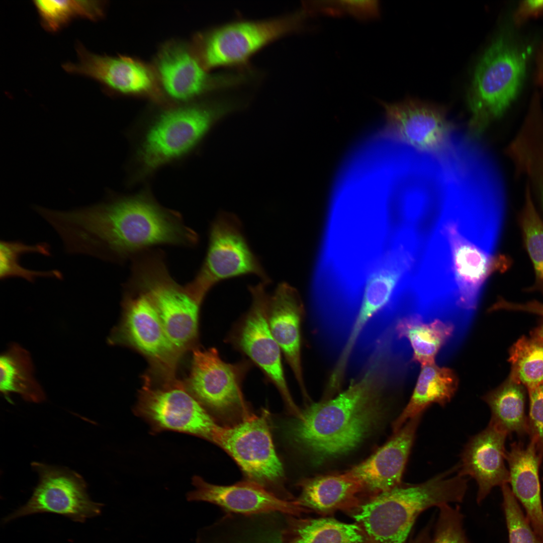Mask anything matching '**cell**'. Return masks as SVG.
I'll return each instance as SVG.
<instances>
[{
	"label": "cell",
	"instance_id": "cell-1",
	"mask_svg": "<svg viewBox=\"0 0 543 543\" xmlns=\"http://www.w3.org/2000/svg\"><path fill=\"white\" fill-rule=\"evenodd\" d=\"M38 214L56 231L65 251L116 263L162 245L192 247L199 237L181 214L161 205L149 190L112 194L69 210L41 207Z\"/></svg>",
	"mask_w": 543,
	"mask_h": 543
},
{
	"label": "cell",
	"instance_id": "cell-2",
	"mask_svg": "<svg viewBox=\"0 0 543 543\" xmlns=\"http://www.w3.org/2000/svg\"><path fill=\"white\" fill-rule=\"evenodd\" d=\"M498 240L478 222L452 213L441 215L425 240L418 267L429 292L465 313L474 311L487 278L509 260L494 255Z\"/></svg>",
	"mask_w": 543,
	"mask_h": 543
},
{
	"label": "cell",
	"instance_id": "cell-3",
	"mask_svg": "<svg viewBox=\"0 0 543 543\" xmlns=\"http://www.w3.org/2000/svg\"><path fill=\"white\" fill-rule=\"evenodd\" d=\"M389 359L375 354L345 390L302 411L290 427L294 443L315 463L345 455L357 447L380 422Z\"/></svg>",
	"mask_w": 543,
	"mask_h": 543
},
{
	"label": "cell",
	"instance_id": "cell-4",
	"mask_svg": "<svg viewBox=\"0 0 543 543\" xmlns=\"http://www.w3.org/2000/svg\"><path fill=\"white\" fill-rule=\"evenodd\" d=\"M450 469L418 484L397 486L364 501L350 514L368 543H405L418 515L433 506L462 502L468 480Z\"/></svg>",
	"mask_w": 543,
	"mask_h": 543
},
{
	"label": "cell",
	"instance_id": "cell-5",
	"mask_svg": "<svg viewBox=\"0 0 543 543\" xmlns=\"http://www.w3.org/2000/svg\"><path fill=\"white\" fill-rule=\"evenodd\" d=\"M230 103L198 100L160 106L143 131L134 156V181L188 154L213 125L233 109Z\"/></svg>",
	"mask_w": 543,
	"mask_h": 543
},
{
	"label": "cell",
	"instance_id": "cell-6",
	"mask_svg": "<svg viewBox=\"0 0 543 543\" xmlns=\"http://www.w3.org/2000/svg\"><path fill=\"white\" fill-rule=\"evenodd\" d=\"M527 52L506 32L496 37L484 52L468 93L470 138H478L514 100L525 77Z\"/></svg>",
	"mask_w": 543,
	"mask_h": 543
},
{
	"label": "cell",
	"instance_id": "cell-7",
	"mask_svg": "<svg viewBox=\"0 0 543 543\" xmlns=\"http://www.w3.org/2000/svg\"><path fill=\"white\" fill-rule=\"evenodd\" d=\"M127 282L143 291L153 304L165 333L180 355L196 341L203 300L171 276L164 253L146 250L131 260Z\"/></svg>",
	"mask_w": 543,
	"mask_h": 543
},
{
	"label": "cell",
	"instance_id": "cell-8",
	"mask_svg": "<svg viewBox=\"0 0 543 543\" xmlns=\"http://www.w3.org/2000/svg\"><path fill=\"white\" fill-rule=\"evenodd\" d=\"M304 7L293 13L262 20H241L196 33L190 43L203 67L242 66L274 41L303 29L310 15Z\"/></svg>",
	"mask_w": 543,
	"mask_h": 543
},
{
	"label": "cell",
	"instance_id": "cell-9",
	"mask_svg": "<svg viewBox=\"0 0 543 543\" xmlns=\"http://www.w3.org/2000/svg\"><path fill=\"white\" fill-rule=\"evenodd\" d=\"M247 275L257 276L261 282L268 284L270 282L250 248L238 218L231 213H219L210 228L203 263L194 278L185 285L192 293L204 299L217 283Z\"/></svg>",
	"mask_w": 543,
	"mask_h": 543
},
{
	"label": "cell",
	"instance_id": "cell-10",
	"mask_svg": "<svg viewBox=\"0 0 543 543\" xmlns=\"http://www.w3.org/2000/svg\"><path fill=\"white\" fill-rule=\"evenodd\" d=\"M168 104L188 103L222 88L245 82V71L213 74L202 65L190 43L177 40L165 42L152 64Z\"/></svg>",
	"mask_w": 543,
	"mask_h": 543
},
{
	"label": "cell",
	"instance_id": "cell-11",
	"mask_svg": "<svg viewBox=\"0 0 543 543\" xmlns=\"http://www.w3.org/2000/svg\"><path fill=\"white\" fill-rule=\"evenodd\" d=\"M135 411L154 432H184L212 442L220 426L186 384L173 377L167 378L157 387L146 383L140 391Z\"/></svg>",
	"mask_w": 543,
	"mask_h": 543
},
{
	"label": "cell",
	"instance_id": "cell-12",
	"mask_svg": "<svg viewBox=\"0 0 543 543\" xmlns=\"http://www.w3.org/2000/svg\"><path fill=\"white\" fill-rule=\"evenodd\" d=\"M267 414L265 411L231 426H220L213 443L232 458L249 480L269 491V487L281 482L284 471L275 449Z\"/></svg>",
	"mask_w": 543,
	"mask_h": 543
},
{
	"label": "cell",
	"instance_id": "cell-13",
	"mask_svg": "<svg viewBox=\"0 0 543 543\" xmlns=\"http://www.w3.org/2000/svg\"><path fill=\"white\" fill-rule=\"evenodd\" d=\"M76 62H67V72L92 78L108 93L147 99L160 106L168 105L152 64L136 57L96 54L77 43Z\"/></svg>",
	"mask_w": 543,
	"mask_h": 543
},
{
	"label": "cell",
	"instance_id": "cell-14",
	"mask_svg": "<svg viewBox=\"0 0 543 543\" xmlns=\"http://www.w3.org/2000/svg\"><path fill=\"white\" fill-rule=\"evenodd\" d=\"M123 286L122 320L109 342L125 341L161 369L165 376H173L179 355L168 338L153 304L142 290L127 283Z\"/></svg>",
	"mask_w": 543,
	"mask_h": 543
},
{
	"label": "cell",
	"instance_id": "cell-15",
	"mask_svg": "<svg viewBox=\"0 0 543 543\" xmlns=\"http://www.w3.org/2000/svg\"><path fill=\"white\" fill-rule=\"evenodd\" d=\"M32 467L39 480L27 503L7 516L6 523L20 517L51 513L84 522L100 514L102 504L89 497L86 485L77 473L63 468L34 462Z\"/></svg>",
	"mask_w": 543,
	"mask_h": 543
},
{
	"label": "cell",
	"instance_id": "cell-16",
	"mask_svg": "<svg viewBox=\"0 0 543 543\" xmlns=\"http://www.w3.org/2000/svg\"><path fill=\"white\" fill-rule=\"evenodd\" d=\"M379 102L386 117L381 136L428 153L441 152L450 144L454 125L442 107L412 99Z\"/></svg>",
	"mask_w": 543,
	"mask_h": 543
},
{
	"label": "cell",
	"instance_id": "cell-17",
	"mask_svg": "<svg viewBox=\"0 0 543 543\" xmlns=\"http://www.w3.org/2000/svg\"><path fill=\"white\" fill-rule=\"evenodd\" d=\"M261 282L249 286L252 302L238 329L236 343L277 388L290 410L298 417L301 411L293 401L284 376L281 349L271 332L267 319L270 296Z\"/></svg>",
	"mask_w": 543,
	"mask_h": 543
},
{
	"label": "cell",
	"instance_id": "cell-18",
	"mask_svg": "<svg viewBox=\"0 0 543 543\" xmlns=\"http://www.w3.org/2000/svg\"><path fill=\"white\" fill-rule=\"evenodd\" d=\"M241 366L223 361L214 348L193 350L186 387L205 407L218 413L245 410Z\"/></svg>",
	"mask_w": 543,
	"mask_h": 543
},
{
	"label": "cell",
	"instance_id": "cell-19",
	"mask_svg": "<svg viewBox=\"0 0 543 543\" xmlns=\"http://www.w3.org/2000/svg\"><path fill=\"white\" fill-rule=\"evenodd\" d=\"M422 415L410 419L374 454L343 473L359 483L369 498L401 485Z\"/></svg>",
	"mask_w": 543,
	"mask_h": 543
},
{
	"label": "cell",
	"instance_id": "cell-20",
	"mask_svg": "<svg viewBox=\"0 0 543 543\" xmlns=\"http://www.w3.org/2000/svg\"><path fill=\"white\" fill-rule=\"evenodd\" d=\"M193 484L195 489L187 494L188 500L211 503L228 512L252 514L279 512L296 516L308 511L296 500L281 499L260 484L250 480L222 486L209 483L195 476Z\"/></svg>",
	"mask_w": 543,
	"mask_h": 543
},
{
	"label": "cell",
	"instance_id": "cell-21",
	"mask_svg": "<svg viewBox=\"0 0 543 543\" xmlns=\"http://www.w3.org/2000/svg\"><path fill=\"white\" fill-rule=\"evenodd\" d=\"M507 435L489 422L485 429L469 439L462 451L457 466L458 475L470 476L476 480L478 504L493 487L509 483V472L504 463Z\"/></svg>",
	"mask_w": 543,
	"mask_h": 543
},
{
	"label": "cell",
	"instance_id": "cell-22",
	"mask_svg": "<svg viewBox=\"0 0 543 543\" xmlns=\"http://www.w3.org/2000/svg\"><path fill=\"white\" fill-rule=\"evenodd\" d=\"M288 514L228 512L198 532L195 543H289Z\"/></svg>",
	"mask_w": 543,
	"mask_h": 543
},
{
	"label": "cell",
	"instance_id": "cell-23",
	"mask_svg": "<svg viewBox=\"0 0 543 543\" xmlns=\"http://www.w3.org/2000/svg\"><path fill=\"white\" fill-rule=\"evenodd\" d=\"M304 307L297 291L286 283L280 284L270 296L268 324L295 378L307 399L301 360L302 320Z\"/></svg>",
	"mask_w": 543,
	"mask_h": 543
},
{
	"label": "cell",
	"instance_id": "cell-24",
	"mask_svg": "<svg viewBox=\"0 0 543 543\" xmlns=\"http://www.w3.org/2000/svg\"><path fill=\"white\" fill-rule=\"evenodd\" d=\"M542 456L530 439L524 446L514 442L507 451L511 490L524 507L526 517L543 543V507L541 499L539 468Z\"/></svg>",
	"mask_w": 543,
	"mask_h": 543
},
{
	"label": "cell",
	"instance_id": "cell-25",
	"mask_svg": "<svg viewBox=\"0 0 543 543\" xmlns=\"http://www.w3.org/2000/svg\"><path fill=\"white\" fill-rule=\"evenodd\" d=\"M301 488L300 495L296 499L298 504L321 514L338 510L351 514L365 501L360 484L343 473L305 480Z\"/></svg>",
	"mask_w": 543,
	"mask_h": 543
},
{
	"label": "cell",
	"instance_id": "cell-26",
	"mask_svg": "<svg viewBox=\"0 0 543 543\" xmlns=\"http://www.w3.org/2000/svg\"><path fill=\"white\" fill-rule=\"evenodd\" d=\"M392 330L398 339H406L412 349L411 362L421 366L435 363L438 353L454 333V324L435 318L424 321L418 313L400 315Z\"/></svg>",
	"mask_w": 543,
	"mask_h": 543
},
{
	"label": "cell",
	"instance_id": "cell-27",
	"mask_svg": "<svg viewBox=\"0 0 543 543\" xmlns=\"http://www.w3.org/2000/svg\"><path fill=\"white\" fill-rule=\"evenodd\" d=\"M459 379L450 368L435 363L421 366L416 385L408 404L392 424L397 432L410 419L433 403L444 406L456 394Z\"/></svg>",
	"mask_w": 543,
	"mask_h": 543
},
{
	"label": "cell",
	"instance_id": "cell-28",
	"mask_svg": "<svg viewBox=\"0 0 543 543\" xmlns=\"http://www.w3.org/2000/svg\"><path fill=\"white\" fill-rule=\"evenodd\" d=\"M0 368V390L8 401L12 402V393L18 394L31 402L45 400V393L34 377L31 355L25 348L17 343L10 345L1 354Z\"/></svg>",
	"mask_w": 543,
	"mask_h": 543
},
{
	"label": "cell",
	"instance_id": "cell-29",
	"mask_svg": "<svg viewBox=\"0 0 543 543\" xmlns=\"http://www.w3.org/2000/svg\"><path fill=\"white\" fill-rule=\"evenodd\" d=\"M525 387L509 376L500 385L484 395L482 399L491 411L490 423L508 435L528 434L525 414Z\"/></svg>",
	"mask_w": 543,
	"mask_h": 543
},
{
	"label": "cell",
	"instance_id": "cell-30",
	"mask_svg": "<svg viewBox=\"0 0 543 543\" xmlns=\"http://www.w3.org/2000/svg\"><path fill=\"white\" fill-rule=\"evenodd\" d=\"M289 543H368L357 523L330 517L297 518L288 515Z\"/></svg>",
	"mask_w": 543,
	"mask_h": 543
},
{
	"label": "cell",
	"instance_id": "cell-31",
	"mask_svg": "<svg viewBox=\"0 0 543 543\" xmlns=\"http://www.w3.org/2000/svg\"><path fill=\"white\" fill-rule=\"evenodd\" d=\"M509 377L529 389L543 383V339L522 336L510 347Z\"/></svg>",
	"mask_w": 543,
	"mask_h": 543
},
{
	"label": "cell",
	"instance_id": "cell-32",
	"mask_svg": "<svg viewBox=\"0 0 543 543\" xmlns=\"http://www.w3.org/2000/svg\"><path fill=\"white\" fill-rule=\"evenodd\" d=\"M34 4L44 28L53 32L75 18L99 20L106 7L101 1H35Z\"/></svg>",
	"mask_w": 543,
	"mask_h": 543
},
{
	"label": "cell",
	"instance_id": "cell-33",
	"mask_svg": "<svg viewBox=\"0 0 543 543\" xmlns=\"http://www.w3.org/2000/svg\"><path fill=\"white\" fill-rule=\"evenodd\" d=\"M38 253L50 256V245L42 242L35 244H27L20 241L1 240L0 242V278L6 280L20 278L34 283L38 278H50L61 280L62 274L58 270H31L20 264L21 256L28 253Z\"/></svg>",
	"mask_w": 543,
	"mask_h": 543
},
{
	"label": "cell",
	"instance_id": "cell-34",
	"mask_svg": "<svg viewBox=\"0 0 543 543\" xmlns=\"http://www.w3.org/2000/svg\"><path fill=\"white\" fill-rule=\"evenodd\" d=\"M524 242L532 262L535 273L534 284L529 291H538L543 294V221L534 205L528 184L520 216Z\"/></svg>",
	"mask_w": 543,
	"mask_h": 543
},
{
	"label": "cell",
	"instance_id": "cell-35",
	"mask_svg": "<svg viewBox=\"0 0 543 543\" xmlns=\"http://www.w3.org/2000/svg\"><path fill=\"white\" fill-rule=\"evenodd\" d=\"M501 487L509 543H542L523 514L516 497L507 484Z\"/></svg>",
	"mask_w": 543,
	"mask_h": 543
},
{
	"label": "cell",
	"instance_id": "cell-36",
	"mask_svg": "<svg viewBox=\"0 0 543 543\" xmlns=\"http://www.w3.org/2000/svg\"><path fill=\"white\" fill-rule=\"evenodd\" d=\"M438 517L430 543H469L463 528V515L458 505L449 504L438 507Z\"/></svg>",
	"mask_w": 543,
	"mask_h": 543
},
{
	"label": "cell",
	"instance_id": "cell-37",
	"mask_svg": "<svg viewBox=\"0 0 543 543\" xmlns=\"http://www.w3.org/2000/svg\"><path fill=\"white\" fill-rule=\"evenodd\" d=\"M318 12L333 15L347 13L359 19L378 17L379 5L376 1H323L317 3Z\"/></svg>",
	"mask_w": 543,
	"mask_h": 543
},
{
	"label": "cell",
	"instance_id": "cell-38",
	"mask_svg": "<svg viewBox=\"0 0 543 543\" xmlns=\"http://www.w3.org/2000/svg\"><path fill=\"white\" fill-rule=\"evenodd\" d=\"M529 412L528 434L543 457V383L528 389Z\"/></svg>",
	"mask_w": 543,
	"mask_h": 543
},
{
	"label": "cell",
	"instance_id": "cell-39",
	"mask_svg": "<svg viewBox=\"0 0 543 543\" xmlns=\"http://www.w3.org/2000/svg\"><path fill=\"white\" fill-rule=\"evenodd\" d=\"M505 309L518 310L533 313L540 315L541 319L538 325L531 331L530 335L543 339V303L532 301L525 303H514L499 298L498 301L490 309V311Z\"/></svg>",
	"mask_w": 543,
	"mask_h": 543
},
{
	"label": "cell",
	"instance_id": "cell-40",
	"mask_svg": "<svg viewBox=\"0 0 543 543\" xmlns=\"http://www.w3.org/2000/svg\"><path fill=\"white\" fill-rule=\"evenodd\" d=\"M543 14V0H525L521 1L513 14V20L520 25L529 18L538 17Z\"/></svg>",
	"mask_w": 543,
	"mask_h": 543
},
{
	"label": "cell",
	"instance_id": "cell-41",
	"mask_svg": "<svg viewBox=\"0 0 543 543\" xmlns=\"http://www.w3.org/2000/svg\"><path fill=\"white\" fill-rule=\"evenodd\" d=\"M536 63L535 82L543 89V43L537 51L536 56Z\"/></svg>",
	"mask_w": 543,
	"mask_h": 543
},
{
	"label": "cell",
	"instance_id": "cell-42",
	"mask_svg": "<svg viewBox=\"0 0 543 543\" xmlns=\"http://www.w3.org/2000/svg\"><path fill=\"white\" fill-rule=\"evenodd\" d=\"M430 540L429 528L426 527L416 537L412 539L409 543H430Z\"/></svg>",
	"mask_w": 543,
	"mask_h": 543
}]
</instances>
